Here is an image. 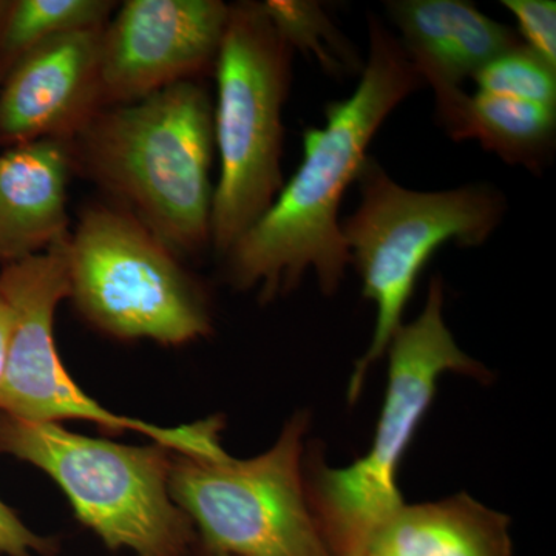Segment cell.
I'll return each mask as SVG.
<instances>
[{
	"label": "cell",
	"instance_id": "obj_5",
	"mask_svg": "<svg viewBox=\"0 0 556 556\" xmlns=\"http://www.w3.org/2000/svg\"><path fill=\"white\" fill-rule=\"evenodd\" d=\"M0 453L49 475L110 551L192 556L199 548L192 522L170 496L174 450L116 444L0 413Z\"/></svg>",
	"mask_w": 556,
	"mask_h": 556
},
{
	"label": "cell",
	"instance_id": "obj_11",
	"mask_svg": "<svg viewBox=\"0 0 556 556\" xmlns=\"http://www.w3.org/2000/svg\"><path fill=\"white\" fill-rule=\"evenodd\" d=\"M104 27L58 36L10 70L0 90V146L11 149L43 139L70 142L104 108Z\"/></svg>",
	"mask_w": 556,
	"mask_h": 556
},
{
	"label": "cell",
	"instance_id": "obj_18",
	"mask_svg": "<svg viewBox=\"0 0 556 556\" xmlns=\"http://www.w3.org/2000/svg\"><path fill=\"white\" fill-rule=\"evenodd\" d=\"M473 79L479 93L556 109V68L525 42L490 62Z\"/></svg>",
	"mask_w": 556,
	"mask_h": 556
},
{
	"label": "cell",
	"instance_id": "obj_21",
	"mask_svg": "<svg viewBox=\"0 0 556 556\" xmlns=\"http://www.w3.org/2000/svg\"><path fill=\"white\" fill-rule=\"evenodd\" d=\"M203 556H233V555H228V554H214V552H212V554H203Z\"/></svg>",
	"mask_w": 556,
	"mask_h": 556
},
{
	"label": "cell",
	"instance_id": "obj_20",
	"mask_svg": "<svg viewBox=\"0 0 556 556\" xmlns=\"http://www.w3.org/2000/svg\"><path fill=\"white\" fill-rule=\"evenodd\" d=\"M56 543L40 536L22 522L13 508L0 500V556H51Z\"/></svg>",
	"mask_w": 556,
	"mask_h": 556
},
{
	"label": "cell",
	"instance_id": "obj_15",
	"mask_svg": "<svg viewBox=\"0 0 556 556\" xmlns=\"http://www.w3.org/2000/svg\"><path fill=\"white\" fill-rule=\"evenodd\" d=\"M439 123L455 141L475 139L511 166L541 174L555 149L556 109L463 89L434 94Z\"/></svg>",
	"mask_w": 556,
	"mask_h": 556
},
{
	"label": "cell",
	"instance_id": "obj_7",
	"mask_svg": "<svg viewBox=\"0 0 556 556\" xmlns=\"http://www.w3.org/2000/svg\"><path fill=\"white\" fill-rule=\"evenodd\" d=\"M65 255L70 299L105 334L177 346L211 332L200 285L179 255L124 208H84Z\"/></svg>",
	"mask_w": 556,
	"mask_h": 556
},
{
	"label": "cell",
	"instance_id": "obj_3",
	"mask_svg": "<svg viewBox=\"0 0 556 556\" xmlns=\"http://www.w3.org/2000/svg\"><path fill=\"white\" fill-rule=\"evenodd\" d=\"M386 401L371 447L348 467H317L306 482L311 510L331 556H358L404 506L397 468L445 372L485 375L444 320V285L434 277L422 313L402 325L388 346Z\"/></svg>",
	"mask_w": 556,
	"mask_h": 556
},
{
	"label": "cell",
	"instance_id": "obj_19",
	"mask_svg": "<svg viewBox=\"0 0 556 556\" xmlns=\"http://www.w3.org/2000/svg\"><path fill=\"white\" fill-rule=\"evenodd\" d=\"M517 17L522 42L556 68V3L554 0H503Z\"/></svg>",
	"mask_w": 556,
	"mask_h": 556
},
{
	"label": "cell",
	"instance_id": "obj_2",
	"mask_svg": "<svg viewBox=\"0 0 556 556\" xmlns=\"http://www.w3.org/2000/svg\"><path fill=\"white\" fill-rule=\"evenodd\" d=\"M73 170L177 255L211 244L214 104L197 79L102 108L68 142Z\"/></svg>",
	"mask_w": 556,
	"mask_h": 556
},
{
	"label": "cell",
	"instance_id": "obj_12",
	"mask_svg": "<svg viewBox=\"0 0 556 556\" xmlns=\"http://www.w3.org/2000/svg\"><path fill=\"white\" fill-rule=\"evenodd\" d=\"M387 10L402 47L434 93L460 89L464 80L522 43L517 31L463 0H396Z\"/></svg>",
	"mask_w": 556,
	"mask_h": 556
},
{
	"label": "cell",
	"instance_id": "obj_16",
	"mask_svg": "<svg viewBox=\"0 0 556 556\" xmlns=\"http://www.w3.org/2000/svg\"><path fill=\"white\" fill-rule=\"evenodd\" d=\"M115 10L112 0H0V83L42 43L104 27Z\"/></svg>",
	"mask_w": 556,
	"mask_h": 556
},
{
	"label": "cell",
	"instance_id": "obj_4",
	"mask_svg": "<svg viewBox=\"0 0 556 556\" xmlns=\"http://www.w3.org/2000/svg\"><path fill=\"white\" fill-rule=\"evenodd\" d=\"M356 182L361 203L340 223V232L362 278L364 298L375 303L376 327L351 378L350 401L361 393L368 369L402 327L417 278L431 255L450 241L460 247L485 243L506 212V200L493 186L420 192L399 185L369 155Z\"/></svg>",
	"mask_w": 556,
	"mask_h": 556
},
{
	"label": "cell",
	"instance_id": "obj_6",
	"mask_svg": "<svg viewBox=\"0 0 556 556\" xmlns=\"http://www.w3.org/2000/svg\"><path fill=\"white\" fill-rule=\"evenodd\" d=\"M294 50L262 2L230 5L217 62L214 105L219 178L214 186L211 244L225 255L283 188V108Z\"/></svg>",
	"mask_w": 556,
	"mask_h": 556
},
{
	"label": "cell",
	"instance_id": "obj_13",
	"mask_svg": "<svg viewBox=\"0 0 556 556\" xmlns=\"http://www.w3.org/2000/svg\"><path fill=\"white\" fill-rule=\"evenodd\" d=\"M68 142L43 139L0 153V263L40 254L68 236Z\"/></svg>",
	"mask_w": 556,
	"mask_h": 556
},
{
	"label": "cell",
	"instance_id": "obj_17",
	"mask_svg": "<svg viewBox=\"0 0 556 556\" xmlns=\"http://www.w3.org/2000/svg\"><path fill=\"white\" fill-rule=\"evenodd\" d=\"M266 16L292 50L308 53L332 76L362 73L357 51L334 27L320 3L306 0L262 2Z\"/></svg>",
	"mask_w": 556,
	"mask_h": 556
},
{
	"label": "cell",
	"instance_id": "obj_10",
	"mask_svg": "<svg viewBox=\"0 0 556 556\" xmlns=\"http://www.w3.org/2000/svg\"><path fill=\"white\" fill-rule=\"evenodd\" d=\"M230 5L222 0H127L101 35L104 108L141 100L215 68Z\"/></svg>",
	"mask_w": 556,
	"mask_h": 556
},
{
	"label": "cell",
	"instance_id": "obj_14",
	"mask_svg": "<svg viewBox=\"0 0 556 556\" xmlns=\"http://www.w3.org/2000/svg\"><path fill=\"white\" fill-rule=\"evenodd\" d=\"M364 552L382 556H511L508 518L467 495L416 506L404 504L371 536Z\"/></svg>",
	"mask_w": 556,
	"mask_h": 556
},
{
	"label": "cell",
	"instance_id": "obj_1",
	"mask_svg": "<svg viewBox=\"0 0 556 556\" xmlns=\"http://www.w3.org/2000/svg\"><path fill=\"white\" fill-rule=\"evenodd\" d=\"M368 30V60L356 90L327 104L324 127L306 129L298 170L223 255L230 283L241 291L257 288L262 302L292 291L308 273L325 294L338 291L351 265L340 232V203L356 181L371 139L424 84L396 35L372 16Z\"/></svg>",
	"mask_w": 556,
	"mask_h": 556
},
{
	"label": "cell",
	"instance_id": "obj_9",
	"mask_svg": "<svg viewBox=\"0 0 556 556\" xmlns=\"http://www.w3.org/2000/svg\"><path fill=\"white\" fill-rule=\"evenodd\" d=\"M67 237L0 270V294L11 311L9 346L0 376V413L30 422L89 420L112 431H137L178 453L217 452L222 448L218 417L177 428L150 426L109 412L70 378L54 342L58 306L70 299Z\"/></svg>",
	"mask_w": 556,
	"mask_h": 556
},
{
	"label": "cell",
	"instance_id": "obj_8",
	"mask_svg": "<svg viewBox=\"0 0 556 556\" xmlns=\"http://www.w3.org/2000/svg\"><path fill=\"white\" fill-rule=\"evenodd\" d=\"M305 416L251 459L174 452L169 492L190 519L201 554L331 556L303 478Z\"/></svg>",
	"mask_w": 556,
	"mask_h": 556
}]
</instances>
